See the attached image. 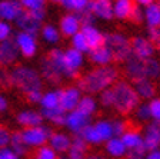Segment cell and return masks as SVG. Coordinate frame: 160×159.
I'll use <instances>...</instances> for the list:
<instances>
[{
    "instance_id": "16",
    "label": "cell",
    "mask_w": 160,
    "mask_h": 159,
    "mask_svg": "<svg viewBox=\"0 0 160 159\" xmlns=\"http://www.w3.org/2000/svg\"><path fill=\"white\" fill-rule=\"evenodd\" d=\"M143 146L147 152L160 149V122L150 120L143 130Z\"/></svg>"
},
{
    "instance_id": "49",
    "label": "cell",
    "mask_w": 160,
    "mask_h": 159,
    "mask_svg": "<svg viewBox=\"0 0 160 159\" xmlns=\"http://www.w3.org/2000/svg\"><path fill=\"white\" fill-rule=\"evenodd\" d=\"M80 19V23L82 26H86V24H96V17L90 13L89 10H84L82 13H76Z\"/></svg>"
},
{
    "instance_id": "8",
    "label": "cell",
    "mask_w": 160,
    "mask_h": 159,
    "mask_svg": "<svg viewBox=\"0 0 160 159\" xmlns=\"http://www.w3.org/2000/svg\"><path fill=\"white\" fill-rule=\"evenodd\" d=\"M13 40L16 43V47L20 53V57L24 59H33L36 57L39 52V40L37 36L24 32H17L13 34Z\"/></svg>"
},
{
    "instance_id": "22",
    "label": "cell",
    "mask_w": 160,
    "mask_h": 159,
    "mask_svg": "<svg viewBox=\"0 0 160 159\" xmlns=\"http://www.w3.org/2000/svg\"><path fill=\"white\" fill-rule=\"evenodd\" d=\"M80 32H82L83 36L86 37L90 50L96 49V47H99V46H103L104 33L96 26V24H86V26H82Z\"/></svg>"
},
{
    "instance_id": "10",
    "label": "cell",
    "mask_w": 160,
    "mask_h": 159,
    "mask_svg": "<svg viewBox=\"0 0 160 159\" xmlns=\"http://www.w3.org/2000/svg\"><path fill=\"white\" fill-rule=\"evenodd\" d=\"M82 96H83V93L76 85L59 87V108L63 109L66 113L70 110H74L79 105V100Z\"/></svg>"
},
{
    "instance_id": "14",
    "label": "cell",
    "mask_w": 160,
    "mask_h": 159,
    "mask_svg": "<svg viewBox=\"0 0 160 159\" xmlns=\"http://www.w3.org/2000/svg\"><path fill=\"white\" fill-rule=\"evenodd\" d=\"M130 47H132V56L139 59H150L154 57V46L146 36H134L130 39Z\"/></svg>"
},
{
    "instance_id": "41",
    "label": "cell",
    "mask_w": 160,
    "mask_h": 159,
    "mask_svg": "<svg viewBox=\"0 0 160 159\" xmlns=\"http://www.w3.org/2000/svg\"><path fill=\"white\" fill-rule=\"evenodd\" d=\"M147 77L153 82L156 79H160V62L156 57L147 59Z\"/></svg>"
},
{
    "instance_id": "53",
    "label": "cell",
    "mask_w": 160,
    "mask_h": 159,
    "mask_svg": "<svg viewBox=\"0 0 160 159\" xmlns=\"http://www.w3.org/2000/svg\"><path fill=\"white\" fill-rule=\"evenodd\" d=\"M7 109H9V99L3 93H0V113L7 112Z\"/></svg>"
},
{
    "instance_id": "21",
    "label": "cell",
    "mask_w": 160,
    "mask_h": 159,
    "mask_svg": "<svg viewBox=\"0 0 160 159\" xmlns=\"http://www.w3.org/2000/svg\"><path fill=\"white\" fill-rule=\"evenodd\" d=\"M92 128L94 130V135L99 139L100 145H103L104 142H107L109 139L114 138L113 133V126H112V119L107 118H99V119L92 122Z\"/></svg>"
},
{
    "instance_id": "17",
    "label": "cell",
    "mask_w": 160,
    "mask_h": 159,
    "mask_svg": "<svg viewBox=\"0 0 160 159\" xmlns=\"http://www.w3.org/2000/svg\"><path fill=\"white\" fill-rule=\"evenodd\" d=\"M80 29H82V23H80V19L76 13H69L60 17L59 22V32L62 36L70 39L72 36H74L76 33H79Z\"/></svg>"
},
{
    "instance_id": "13",
    "label": "cell",
    "mask_w": 160,
    "mask_h": 159,
    "mask_svg": "<svg viewBox=\"0 0 160 159\" xmlns=\"http://www.w3.org/2000/svg\"><path fill=\"white\" fill-rule=\"evenodd\" d=\"M37 70H39L43 82L49 83V85H52V86H57V85H60V83L64 80L62 72H60V70L57 69V67L54 66L53 63L50 62L46 56L40 59L39 69Z\"/></svg>"
},
{
    "instance_id": "26",
    "label": "cell",
    "mask_w": 160,
    "mask_h": 159,
    "mask_svg": "<svg viewBox=\"0 0 160 159\" xmlns=\"http://www.w3.org/2000/svg\"><path fill=\"white\" fill-rule=\"evenodd\" d=\"M89 153V145L80 135H72V143L66 155L72 159H84Z\"/></svg>"
},
{
    "instance_id": "1",
    "label": "cell",
    "mask_w": 160,
    "mask_h": 159,
    "mask_svg": "<svg viewBox=\"0 0 160 159\" xmlns=\"http://www.w3.org/2000/svg\"><path fill=\"white\" fill-rule=\"evenodd\" d=\"M120 79V70L116 65L109 66H94L93 69L87 70L80 75L76 86L82 90L83 95H93L97 96L100 92L109 89Z\"/></svg>"
},
{
    "instance_id": "42",
    "label": "cell",
    "mask_w": 160,
    "mask_h": 159,
    "mask_svg": "<svg viewBox=\"0 0 160 159\" xmlns=\"http://www.w3.org/2000/svg\"><path fill=\"white\" fill-rule=\"evenodd\" d=\"M112 126H113L114 136L120 138V136L126 132L127 128H129V123H127L123 118H114V119H112Z\"/></svg>"
},
{
    "instance_id": "50",
    "label": "cell",
    "mask_w": 160,
    "mask_h": 159,
    "mask_svg": "<svg viewBox=\"0 0 160 159\" xmlns=\"http://www.w3.org/2000/svg\"><path fill=\"white\" fill-rule=\"evenodd\" d=\"M0 159H23V158H20L10 146H6V148L0 149Z\"/></svg>"
},
{
    "instance_id": "34",
    "label": "cell",
    "mask_w": 160,
    "mask_h": 159,
    "mask_svg": "<svg viewBox=\"0 0 160 159\" xmlns=\"http://www.w3.org/2000/svg\"><path fill=\"white\" fill-rule=\"evenodd\" d=\"M43 115L44 122L52 123L53 126H64V118H66V112L60 108H54V109L49 110H40Z\"/></svg>"
},
{
    "instance_id": "48",
    "label": "cell",
    "mask_w": 160,
    "mask_h": 159,
    "mask_svg": "<svg viewBox=\"0 0 160 159\" xmlns=\"http://www.w3.org/2000/svg\"><path fill=\"white\" fill-rule=\"evenodd\" d=\"M10 136H12V130L7 129L6 126L0 125V149L6 148L10 143Z\"/></svg>"
},
{
    "instance_id": "38",
    "label": "cell",
    "mask_w": 160,
    "mask_h": 159,
    "mask_svg": "<svg viewBox=\"0 0 160 159\" xmlns=\"http://www.w3.org/2000/svg\"><path fill=\"white\" fill-rule=\"evenodd\" d=\"M59 158L60 155L54 152L49 145L33 149V152H32V159H59Z\"/></svg>"
},
{
    "instance_id": "4",
    "label": "cell",
    "mask_w": 160,
    "mask_h": 159,
    "mask_svg": "<svg viewBox=\"0 0 160 159\" xmlns=\"http://www.w3.org/2000/svg\"><path fill=\"white\" fill-rule=\"evenodd\" d=\"M106 49L110 52L113 62L124 63L132 56V47H130V39L122 32H109L104 33V43Z\"/></svg>"
},
{
    "instance_id": "18",
    "label": "cell",
    "mask_w": 160,
    "mask_h": 159,
    "mask_svg": "<svg viewBox=\"0 0 160 159\" xmlns=\"http://www.w3.org/2000/svg\"><path fill=\"white\" fill-rule=\"evenodd\" d=\"M16 122H17V125L22 126V129H24V128H33V126L43 125L44 119L39 109L29 108V109H22L17 112Z\"/></svg>"
},
{
    "instance_id": "5",
    "label": "cell",
    "mask_w": 160,
    "mask_h": 159,
    "mask_svg": "<svg viewBox=\"0 0 160 159\" xmlns=\"http://www.w3.org/2000/svg\"><path fill=\"white\" fill-rule=\"evenodd\" d=\"M86 63V55L67 47L63 50V77L69 80L79 79Z\"/></svg>"
},
{
    "instance_id": "3",
    "label": "cell",
    "mask_w": 160,
    "mask_h": 159,
    "mask_svg": "<svg viewBox=\"0 0 160 159\" xmlns=\"http://www.w3.org/2000/svg\"><path fill=\"white\" fill-rule=\"evenodd\" d=\"M113 108L112 109L120 116L132 115L133 110L136 109L139 103L142 102L140 98L137 96L133 85L126 79H119L113 86Z\"/></svg>"
},
{
    "instance_id": "2",
    "label": "cell",
    "mask_w": 160,
    "mask_h": 159,
    "mask_svg": "<svg viewBox=\"0 0 160 159\" xmlns=\"http://www.w3.org/2000/svg\"><path fill=\"white\" fill-rule=\"evenodd\" d=\"M10 80H12V87L23 95H27L33 90H43L44 85L36 67L22 63H17L16 66L10 69Z\"/></svg>"
},
{
    "instance_id": "52",
    "label": "cell",
    "mask_w": 160,
    "mask_h": 159,
    "mask_svg": "<svg viewBox=\"0 0 160 159\" xmlns=\"http://www.w3.org/2000/svg\"><path fill=\"white\" fill-rule=\"evenodd\" d=\"M129 20H132L133 23H142V22H143V9L139 6H134Z\"/></svg>"
},
{
    "instance_id": "54",
    "label": "cell",
    "mask_w": 160,
    "mask_h": 159,
    "mask_svg": "<svg viewBox=\"0 0 160 159\" xmlns=\"http://www.w3.org/2000/svg\"><path fill=\"white\" fill-rule=\"evenodd\" d=\"M84 159H110L102 152H89Z\"/></svg>"
},
{
    "instance_id": "36",
    "label": "cell",
    "mask_w": 160,
    "mask_h": 159,
    "mask_svg": "<svg viewBox=\"0 0 160 159\" xmlns=\"http://www.w3.org/2000/svg\"><path fill=\"white\" fill-rule=\"evenodd\" d=\"M133 118L136 122L139 123H149L152 120V116H150V109L147 102H140L139 106L133 110Z\"/></svg>"
},
{
    "instance_id": "37",
    "label": "cell",
    "mask_w": 160,
    "mask_h": 159,
    "mask_svg": "<svg viewBox=\"0 0 160 159\" xmlns=\"http://www.w3.org/2000/svg\"><path fill=\"white\" fill-rule=\"evenodd\" d=\"M70 47H73L74 50L83 53V55H87V53L90 52V47H89V45H87V40H86V37L83 36L82 32H79V33H76L74 36L70 37Z\"/></svg>"
},
{
    "instance_id": "15",
    "label": "cell",
    "mask_w": 160,
    "mask_h": 159,
    "mask_svg": "<svg viewBox=\"0 0 160 159\" xmlns=\"http://www.w3.org/2000/svg\"><path fill=\"white\" fill-rule=\"evenodd\" d=\"M87 10L96 17V20L110 22L114 19L112 0H90Z\"/></svg>"
},
{
    "instance_id": "56",
    "label": "cell",
    "mask_w": 160,
    "mask_h": 159,
    "mask_svg": "<svg viewBox=\"0 0 160 159\" xmlns=\"http://www.w3.org/2000/svg\"><path fill=\"white\" fill-rule=\"evenodd\" d=\"M144 159H160V149L156 151H150V152L146 153Z\"/></svg>"
},
{
    "instance_id": "47",
    "label": "cell",
    "mask_w": 160,
    "mask_h": 159,
    "mask_svg": "<svg viewBox=\"0 0 160 159\" xmlns=\"http://www.w3.org/2000/svg\"><path fill=\"white\" fill-rule=\"evenodd\" d=\"M147 151L144 149V146H140V148H134V149H129L124 156V159H144Z\"/></svg>"
},
{
    "instance_id": "27",
    "label": "cell",
    "mask_w": 160,
    "mask_h": 159,
    "mask_svg": "<svg viewBox=\"0 0 160 159\" xmlns=\"http://www.w3.org/2000/svg\"><path fill=\"white\" fill-rule=\"evenodd\" d=\"M122 142L124 143L126 149H134V148H140L143 146V132L137 128H132L129 126L126 129V132L120 136Z\"/></svg>"
},
{
    "instance_id": "55",
    "label": "cell",
    "mask_w": 160,
    "mask_h": 159,
    "mask_svg": "<svg viewBox=\"0 0 160 159\" xmlns=\"http://www.w3.org/2000/svg\"><path fill=\"white\" fill-rule=\"evenodd\" d=\"M133 2H134V4H136V6H139V7H142V9H144V7L150 6L152 3H154L156 0H133Z\"/></svg>"
},
{
    "instance_id": "24",
    "label": "cell",
    "mask_w": 160,
    "mask_h": 159,
    "mask_svg": "<svg viewBox=\"0 0 160 159\" xmlns=\"http://www.w3.org/2000/svg\"><path fill=\"white\" fill-rule=\"evenodd\" d=\"M87 59L90 60L92 65H94L96 67L99 66H109L113 65V57L110 55V52L106 49V46H99L96 49H92L89 53L86 55Z\"/></svg>"
},
{
    "instance_id": "32",
    "label": "cell",
    "mask_w": 160,
    "mask_h": 159,
    "mask_svg": "<svg viewBox=\"0 0 160 159\" xmlns=\"http://www.w3.org/2000/svg\"><path fill=\"white\" fill-rule=\"evenodd\" d=\"M39 106H40V110H49V109L59 108V87L57 89L43 90Z\"/></svg>"
},
{
    "instance_id": "28",
    "label": "cell",
    "mask_w": 160,
    "mask_h": 159,
    "mask_svg": "<svg viewBox=\"0 0 160 159\" xmlns=\"http://www.w3.org/2000/svg\"><path fill=\"white\" fill-rule=\"evenodd\" d=\"M113 4V17L117 20H129L134 9L133 0H112Z\"/></svg>"
},
{
    "instance_id": "31",
    "label": "cell",
    "mask_w": 160,
    "mask_h": 159,
    "mask_svg": "<svg viewBox=\"0 0 160 159\" xmlns=\"http://www.w3.org/2000/svg\"><path fill=\"white\" fill-rule=\"evenodd\" d=\"M77 110H80L84 115L93 118L94 115L99 110V102H97V98L93 96V95H83L79 100V105L76 108Z\"/></svg>"
},
{
    "instance_id": "51",
    "label": "cell",
    "mask_w": 160,
    "mask_h": 159,
    "mask_svg": "<svg viewBox=\"0 0 160 159\" xmlns=\"http://www.w3.org/2000/svg\"><path fill=\"white\" fill-rule=\"evenodd\" d=\"M42 93H43V90H33V92L27 93L24 96H26L29 103H32V105H39L40 99H42Z\"/></svg>"
},
{
    "instance_id": "59",
    "label": "cell",
    "mask_w": 160,
    "mask_h": 159,
    "mask_svg": "<svg viewBox=\"0 0 160 159\" xmlns=\"http://www.w3.org/2000/svg\"><path fill=\"white\" fill-rule=\"evenodd\" d=\"M156 3H159V4H160V0H156Z\"/></svg>"
},
{
    "instance_id": "30",
    "label": "cell",
    "mask_w": 160,
    "mask_h": 159,
    "mask_svg": "<svg viewBox=\"0 0 160 159\" xmlns=\"http://www.w3.org/2000/svg\"><path fill=\"white\" fill-rule=\"evenodd\" d=\"M143 22L147 24V29L160 26V4L152 3L150 6L143 9Z\"/></svg>"
},
{
    "instance_id": "57",
    "label": "cell",
    "mask_w": 160,
    "mask_h": 159,
    "mask_svg": "<svg viewBox=\"0 0 160 159\" xmlns=\"http://www.w3.org/2000/svg\"><path fill=\"white\" fill-rule=\"evenodd\" d=\"M59 159H72V158H69V156H67V155H63V156H60Z\"/></svg>"
},
{
    "instance_id": "6",
    "label": "cell",
    "mask_w": 160,
    "mask_h": 159,
    "mask_svg": "<svg viewBox=\"0 0 160 159\" xmlns=\"http://www.w3.org/2000/svg\"><path fill=\"white\" fill-rule=\"evenodd\" d=\"M44 19H46V10H37V12H26L19 16V19L14 22L17 26L19 32H24V33H30L37 36L44 24Z\"/></svg>"
},
{
    "instance_id": "7",
    "label": "cell",
    "mask_w": 160,
    "mask_h": 159,
    "mask_svg": "<svg viewBox=\"0 0 160 159\" xmlns=\"http://www.w3.org/2000/svg\"><path fill=\"white\" fill-rule=\"evenodd\" d=\"M20 133L29 149H37V148L47 145L49 138L52 135V129L43 123V125L33 126V128H24L20 130Z\"/></svg>"
},
{
    "instance_id": "12",
    "label": "cell",
    "mask_w": 160,
    "mask_h": 159,
    "mask_svg": "<svg viewBox=\"0 0 160 159\" xmlns=\"http://www.w3.org/2000/svg\"><path fill=\"white\" fill-rule=\"evenodd\" d=\"M20 59V53L13 39L0 42V67H13Z\"/></svg>"
},
{
    "instance_id": "23",
    "label": "cell",
    "mask_w": 160,
    "mask_h": 159,
    "mask_svg": "<svg viewBox=\"0 0 160 159\" xmlns=\"http://www.w3.org/2000/svg\"><path fill=\"white\" fill-rule=\"evenodd\" d=\"M134 87V90H136L137 96L140 98V100L143 102V100H146V102H149L150 99H153V98H156V83L153 82V80L150 79H140L137 80V82L132 83Z\"/></svg>"
},
{
    "instance_id": "43",
    "label": "cell",
    "mask_w": 160,
    "mask_h": 159,
    "mask_svg": "<svg viewBox=\"0 0 160 159\" xmlns=\"http://www.w3.org/2000/svg\"><path fill=\"white\" fill-rule=\"evenodd\" d=\"M150 109V116L153 122H160V98H153L147 102Z\"/></svg>"
},
{
    "instance_id": "45",
    "label": "cell",
    "mask_w": 160,
    "mask_h": 159,
    "mask_svg": "<svg viewBox=\"0 0 160 159\" xmlns=\"http://www.w3.org/2000/svg\"><path fill=\"white\" fill-rule=\"evenodd\" d=\"M147 39L153 43L154 50L160 53V29H159V27L147 29Z\"/></svg>"
},
{
    "instance_id": "35",
    "label": "cell",
    "mask_w": 160,
    "mask_h": 159,
    "mask_svg": "<svg viewBox=\"0 0 160 159\" xmlns=\"http://www.w3.org/2000/svg\"><path fill=\"white\" fill-rule=\"evenodd\" d=\"M59 3L69 13H82V12L87 10L90 0H59Z\"/></svg>"
},
{
    "instance_id": "25",
    "label": "cell",
    "mask_w": 160,
    "mask_h": 159,
    "mask_svg": "<svg viewBox=\"0 0 160 159\" xmlns=\"http://www.w3.org/2000/svg\"><path fill=\"white\" fill-rule=\"evenodd\" d=\"M103 146H104V155L110 159H124V156L127 153L124 143L117 136H114V138L109 139L107 142H104Z\"/></svg>"
},
{
    "instance_id": "20",
    "label": "cell",
    "mask_w": 160,
    "mask_h": 159,
    "mask_svg": "<svg viewBox=\"0 0 160 159\" xmlns=\"http://www.w3.org/2000/svg\"><path fill=\"white\" fill-rule=\"evenodd\" d=\"M70 143H72V135L69 132H63V130H54L53 132L52 130L47 145L59 155H66L70 148Z\"/></svg>"
},
{
    "instance_id": "11",
    "label": "cell",
    "mask_w": 160,
    "mask_h": 159,
    "mask_svg": "<svg viewBox=\"0 0 160 159\" xmlns=\"http://www.w3.org/2000/svg\"><path fill=\"white\" fill-rule=\"evenodd\" d=\"M93 122V118L84 115L80 110L74 109L70 110L66 113V118H64V128L67 129V132L70 135H80V132L86 128L87 125Z\"/></svg>"
},
{
    "instance_id": "19",
    "label": "cell",
    "mask_w": 160,
    "mask_h": 159,
    "mask_svg": "<svg viewBox=\"0 0 160 159\" xmlns=\"http://www.w3.org/2000/svg\"><path fill=\"white\" fill-rule=\"evenodd\" d=\"M23 12L24 9L19 0H0V20L14 23Z\"/></svg>"
},
{
    "instance_id": "58",
    "label": "cell",
    "mask_w": 160,
    "mask_h": 159,
    "mask_svg": "<svg viewBox=\"0 0 160 159\" xmlns=\"http://www.w3.org/2000/svg\"><path fill=\"white\" fill-rule=\"evenodd\" d=\"M49 2H53V3H59V0H49Z\"/></svg>"
},
{
    "instance_id": "39",
    "label": "cell",
    "mask_w": 160,
    "mask_h": 159,
    "mask_svg": "<svg viewBox=\"0 0 160 159\" xmlns=\"http://www.w3.org/2000/svg\"><path fill=\"white\" fill-rule=\"evenodd\" d=\"M96 98H97V102H99V106H102L104 109H112V108H113L114 96H113V89H112V87L103 90V92H100Z\"/></svg>"
},
{
    "instance_id": "9",
    "label": "cell",
    "mask_w": 160,
    "mask_h": 159,
    "mask_svg": "<svg viewBox=\"0 0 160 159\" xmlns=\"http://www.w3.org/2000/svg\"><path fill=\"white\" fill-rule=\"evenodd\" d=\"M123 73L126 80L130 83H134L140 79H147V59L130 56L123 63Z\"/></svg>"
},
{
    "instance_id": "46",
    "label": "cell",
    "mask_w": 160,
    "mask_h": 159,
    "mask_svg": "<svg viewBox=\"0 0 160 159\" xmlns=\"http://www.w3.org/2000/svg\"><path fill=\"white\" fill-rule=\"evenodd\" d=\"M9 87H12L10 70L6 67H0V89H9Z\"/></svg>"
},
{
    "instance_id": "33",
    "label": "cell",
    "mask_w": 160,
    "mask_h": 159,
    "mask_svg": "<svg viewBox=\"0 0 160 159\" xmlns=\"http://www.w3.org/2000/svg\"><path fill=\"white\" fill-rule=\"evenodd\" d=\"M9 146L17 153V155L20 156V158H24V156H27L30 153V149L27 148L26 143H24L23 138H22V133H20V130H14V132H12Z\"/></svg>"
},
{
    "instance_id": "40",
    "label": "cell",
    "mask_w": 160,
    "mask_h": 159,
    "mask_svg": "<svg viewBox=\"0 0 160 159\" xmlns=\"http://www.w3.org/2000/svg\"><path fill=\"white\" fill-rule=\"evenodd\" d=\"M19 2L26 12L46 10V4H47V0H19Z\"/></svg>"
},
{
    "instance_id": "29",
    "label": "cell",
    "mask_w": 160,
    "mask_h": 159,
    "mask_svg": "<svg viewBox=\"0 0 160 159\" xmlns=\"http://www.w3.org/2000/svg\"><path fill=\"white\" fill-rule=\"evenodd\" d=\"M39 36L42 37V40L46 45H52V46L59 45L60 40H62V34L59 32V27L52 23H44L39 32Z\"/></svg>"
},
{
    "instance_id": "44",
    "label": "cell",
    "mask_w": 160,
    "mask_h": 159,
    "mask_svg": "<svg viewBox=\"0 0 160 159\" xmlns=\"http://www.w3.org/2000/svg\"><path fill=\"white\" fill-rule=\"evenodd\" d=\"M13 39V26L9 22L0 20V42Z\"/></svg>"
}]
</instances>
